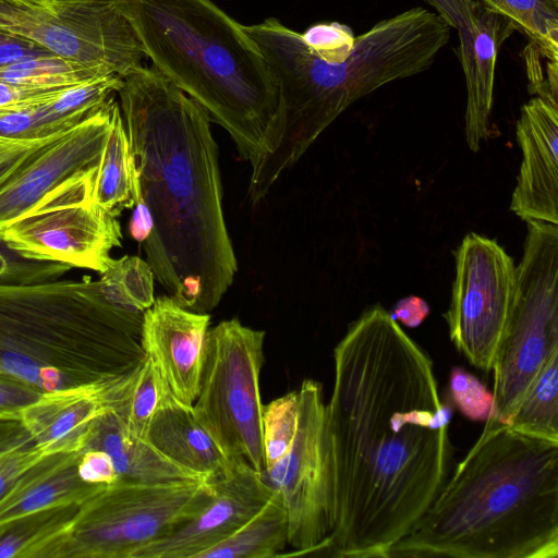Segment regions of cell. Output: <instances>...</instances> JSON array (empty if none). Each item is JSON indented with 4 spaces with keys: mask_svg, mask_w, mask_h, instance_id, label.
I'll use <instances>...</instances> for the list:
<instances>
[{
    "mask_svg": "<svg viewBox=\"0 0 558 558\" xmlns=\"http://www.w3.org/2000/svg\"><path fill=\"white\" fill-rule=\"evenodd\" d=\"M326 404L335 463V525L326 551L388 558L450 471L451 408L429 355L375 304L333 350Z\"/></svg>",
    "mask_w": 558,
    "mask_h": 558,
    "instance_id": "1",
    "label": "cell"
},
{
    "mask_svg": "<svg viewBox=\"0 0 558 558\" xmlns=\"http://www.w3.org/2000/svg\"><path fill=\"white\" fill-rule=\"evenodd\" d=\"M130 155L154 219L142 243L155 278L183 307L207 313L238 271L207 112L154 66L118 92Z\"/></svg>",
    "mask_w": 558,
    "mask_h": 558,
    "instance_id": "2",
    "label": "cell"
},
{
    "mask_svg": "<svg viewBox=\"0 0 558 558\" xmlns=\"http://www.w3.org/2000/svg\"><path fill=\"white\" fill-rule=\"evenodd\" d=\"M557 558L558 441L492 415L388 558Z\"/></svg>",
    "mask_w": 558,
    "mask_h": 558,
    "instance_id": "3",
    "label": "cell"
},
{
    "mask_svg": "<svg viewBox=\"0 0 558 558\" xmlns=\"http://www.w3.org/2000/svg\"><path fill=\"white\" fill-rule=\"evenodd\" d=\"M244 28L276 77L283 108L279 146L252 169L248 199L253 205L353 102L427 70L450 38V27L438 14L413 8L355 37L347 60L327 62L307 47L300 33L276 17Z\"/></svg>",
    "mask_w": 558,
    "mask_h": 558,
    "instance_id": "4",
    "label": "cell"
},
{
    "mask_svg": "<svg viewBox=\"0 0 558 558\" xmlns=\"http://www.w3.org/2000/svg\"><path fill=\"white\" fill-rule=\"evenodd\" d=\"M147 59L232 137L252 169L282 136L279 85L258 45L213 0H117Z\"/></svg>",
    "mask_w": 558,
    "mask_h": 558,
    "instance_id": "5",
    "label": "cell"
},
{
    "mask_svg": "<svg viewBox=\"0 0 558 558\" xmlns=\"http://www.w3.org/2000/svg\"><path fill=\"white\" fill-rule=\"evenodd\" d=\"M144 357L97 280L0 283V376L52 391L124 375Z\"/></svg>",
    "mask_w": 558,
    "mask_h": 558,
    "instance_id": "6",
    "label": "cell"
},
{
    "mask_svg": "<svg viewBox=\"0 0 558 558\" xmlns=\"http://www.w3.org/2000/svg\"><path fill=\"white\" fill-rule=\"evenodd\" d=\"M213 493L205 478L120 481L82 502L41 558H133L193 518Z\"/></svg>",
    "mask_w": 558,
    "mask_h": 558,
    "instance_id": "7",
    "label": "cell"
},
{
    "mask_svg": "<svg viewBox=\"0 0 558 558\" xmlns=\"http://www.w3.org/2000/svg\"><path fill=\"white\" fill-rule=\"evenodd\" d=\"M526 225L515 299L492 365L490 415L505 424L558 352V225L537 220Z\"/></svg>",
    "mask_w": 558,
    "mask_h": 558,
    "instance_id": "8",
    "label": "cell"
},
{
    "mask_svg": "<svg viewBox=\"0 0 558 558\" xmlns=\"http://www.w3.org/2000/svg\"><path fill=\"white\" fill-rule=\"evenodd\" d=\"M265 331L239 319L207 330L195 415L230 461L264 475L259 376Z\"/></svg>",
    "mask_w": 558,
    "mask_h": 558,
    "instance_id": "9",
    "label": "cell"
},
{
    "mask_svg": "<svg viewBox=\"0 0 558 558\" xmlns=\"http://www.w3.org/2000/svg\"><path fill=\"white\" fill-rule=\"evenodd\" d=\"M98 163L75 173L1 228L9 246L24 258L105 272L112 248L121 246L122 232L118 216L93 199Z\"/></svg>",
    "mask_w": 558,
    "mask_h": 558,
    "instance_id": "10",
    "label": "cell"
},
{
    "mask_svg": "<svg viewBox=\"0 0 558 558\" xmlns=\"http://www.w3.org/2000/svg\"><path fill=\"white\" fill-rule=\"evenodd\" d=\"M298 429L288 453L264 473L284 501L291 555L326 551L335 525V463L322 385L304 379Z\"/></svg>",
    "mask_w": 558,
    "mask_h": 558,
    "instance_id": "11",
    "label": "cell"
},
{
    "mask_svg": "<svg viewBox=\"0 0 558 558\" xmlns=\"http://www.w3.org/2000/svg\"><path fill=\"white\" fill-rule=\"evenodd\" d=\"M57 9L51 13L0 1V29L122 78L145 65V52L116 1Z\"/></svg>",
    "mask_w": 558,
    "mask_h": 558,
    "instance_id": "12",
    "label": "cell"
},
{
    "mask_svg": "<svg viewBox=\"0 0 558 558\" xmlns=\"http://www.w3.org/2000/svg\"><path fill=\"white\" fill-rule=\"evenodd\" d=\"M456 277L444 315L457 350L490 372L517 293V266L497 241L468 233L454 251Z\"/></svg>",
    "mask_w": 558,
    "mask_h": 558,
    "instance_id": "13",
    "label": "cell"
},
{
    "mask_svg": "<svg viewBox=\"0 0 558 558\" xmlns=\"http://www.w3.org/2000/svg\"><path fill=\"white\" fill-rule=\"evenodd\" d=\"M453 27L466 85L465 140L476 153L490 136L495 72L501 45L517 31L506 16L478 0H424Z\"/></svg>",
    "mask_w": 558,
    "mask_h": 558,
    "instance_id": "14",
    "label": "cell"
},
{
    "mask_svg": "<svg viewBox=\"0 0 558 558\" xmlns=\"http://www.w3.org/2000/svg\"><path fill=\"white\" fill-rule=\"evenodd\" d=\"M117 105L111 97L0 181V229L28 211L65 180L99 162Z\"/></svg>",
    "mask_w": 558,
    "mask_h": 558,
    "instance_id": "15",
    "label": "cell"
},
{
    "mask_svg": "<svg viewBox=\"0 0 558 558\" xmlns=\"http://www.w3.org/2000/svg\"><path fill=\"white\" fill-rule=\"evenodd\" d=\"M211 484L210 500L193 518L141 548L133 558H197L235 533L274 493L264 476L242 461H231Z\"/></svg>",
    "mask_w": 558,
    "mask_h": 558,
    "instance_id": "16",
    "label": "cell"
},
{
    "mask_svg": "<svg viewBox=\"0 0 558 558\" xmlns=\"http://www.w3.org/2000/svg\"><path fill=\"white\" fill-rule=\"evenodd\" d=\"M210 316L181 306L171 295L155 299L140 335L144 356L157 368L170 393L193 405L198 395Z\"/></svg>",
    "mask_w": 558,
    "mask_h": 558,
    "instance_id": "17",
    "label": "cell"
},
{
    "mask_svg": "<svg viewBox=\"0 0 558 558\" xmlns=\"http://www.w3.org/2000/svg\"><path fill=\"white\" fill-rule=\"evenodd\" d=\"M138 366L111 379L40 392L19 422L35 444L53 453L83 450L89 425L123 402Z\"/></svg>",
    "mask_w": 558,
    "mask_h": 558,
    "instance_id": "18",
    "label": "cell"
},
{
    "mask_svg": "<svg viewBox=\"0 0 558 558\" xmlns=\"http://www.w3.org/2000/svg\"><path fill=\"white\" fill-rule=\"evenodd\" d=\"M515 129L522 161L510 210L525 222L558 225V101L532 97Z\"/></svg>",
    "mask_w": 558,
    "mask_h": 558,
    "instance_id": "19",
    "label": "cell"
},
{
    "mask_svg": "<svg viewBox=\"0 0 558 558\" xmlns=\"http://www.w3.org/2000/svg\"><path fill=\"white\" fill-rule=\"evenodd\" d=\"M123 78L95 77L46 96L0 107V137L37 140L64 133L118 94Z\"/></svg>",
    "mask_w": 558,
    "mask_h": 558,
    "instance_id": "20",
    "label": "cell"
},
{
    "mask_svg": "<svg viewBox=\"0 0 558 558\" xmlns=\"http://www.w3.org/2000/svg\"><path fill=\"white\" fill-rule=\"evenodd\" d=\"M81 454L82 450L49 454L16 478L0 497V535L25 517L80 506L107 489L81 478Z\"/></svg>",
    "mask_w": 558,
    "mask_h": 558,
    "instance_id": "21",
    "label": "cell"
},
{
    "mask_svg": "<svg viewBox=\"0 0 558 558\" xmlns=\"http://www.w3.org/2000/svg\"><path fill=\"white\" fill-rule=\"evenodd\" d=\"M145 439L173 463L209 482L231 464L197 420L193 405L180 402L171 393L151 417Z\"/></svg>",
    "mask_w": 558,
    "mask_h": 558,
    "instance_id": "22",
    "label": "cell"
},
{
    "mask_svg": "<svg viewBox=\"0 0 558 558\" xmlns=\"http://www.w3.org/2000/svg\"><path fill=\"white\" fill-rule=\"evenodd\" d=\"M84 449H99L109 454L123 482L165 483L202 478L167 459L145 438L130 433L116 410L89 425Z\"/></svg>",
    "mask_w": 558,
    "mask_h": 558,
    "instance_id": "23",
    "label": "cell"
},
{
    "mask_svg": "<svg viewBox=\"0 0 558 558\" xmlns=\"http://www.w3.org/2000/svg\"><path fill=\"white\" fill-rule=\"evenodd\" d=\"M288 512L279 492L223 542L206 549L197 558H274L288 545Z\"/></svg>",
    "mask_w": 558,
    "mask_h": 558,
    "instance_id": "24",
    "label": "cell"
},
{
    "mask_svg": "<svg viewBox=\"0 0 558 558\" xmlns=\"http://www.w3.org/2000/svg\"><path fill=\"white\" fill-rule=\"evenodd\" d=\"M100 275L97 287L106 304L141 335L144 313L155 301V276L149 264L125 255L112 258Z\"/></svg>",
    "mask_w": 558,
    "mask_h": 558,
    "instance_id": "25",
    "label": "cell"
},
{
    "mask_svg": "<svg viewBox=\"0 0 558 558\" xmlns=\"http://www.w3.org/2000/svg\"><path fill=\"white\" fill-rule=\"evenodd\" d=\"M130 146L120 105L113 110L111 128L104 147L93 190L95 203L119 216L133 207L130 182Z\"/></svg>",
    "mask_w": 558,
    "mask_h": 558,
    "instance_id": "26",
    "label": "cell"
},
{
    "mask_svg": "<svg viewBox=\"0 0 558 558\" xmlns=\"http://www.w3.org/2000/svg\"><path fill=\"white\" fill-rule=\"evenodd\" d=\"M507 424L518 432L558 441V352L543 366Z\"/></svg>",
    "mask_w": 558,
    "mask_h": 558,
    "instance_id": "27",
    "label": "cell"
},
{
    "mask_svg": "<svg viewBox=\"0 0 558 558\" xmlns=\"http://www.w3.org/2000/svg\"><path fill=\"white\" fill-rule=\"evenodd\" d=\"M509 19L549 62L558 63V5L548 0H478Z\"/></svg>",
    "mask_w": 558,
    "mask_h": 558,
    "instance_id": "28",
    "label": "cell"
},
{
    "mask_svg": "<svg viewBox=\"0 0 558 558\" xmlns=\"http://www.w3.org/2000/svg\"><path fill=\"white\" fill-rule=\"evenodd\" d=\"M78 506L44 510L13 523L0 535V558H40Z\"/></svg>",
    "mask_w": 558,
    "mask_h": 558,
    "instance_id": "29",
    "label": "cell"
},
{
    "mask_svg": "<svg viewBox=\"0 0 558 558\" xmlns=\"http://www.w3.org/2000/svg\"><path fill=\"white\" fill-rule=\"evenodd\" d=\"M111 75L58 54L23 60L0 68V81L36 87H65Z\"/></svg>",
    "mask_w": 558,
    "mask_h": 558,
    "instance_id": "30",
    "label": "cell"
},
{
    "mask_svg": "<svg viewBox=\"0 0 558 558\" xmlns=\"http://www.w3.org/2000/svg\"><path fill=\"white\" fill-rule=\"evenodd\" d=\"M169 393L157 368L144 357L125 399L116 412L130 433L145 438L151 417Z\"/></svg>",
    "mask_w": 558,
    "mask_h": 558,
    "instance_id": "31",
    "label": "cell"
},
{
    "mask_svg": "<svg viewBox=\"0 0 558 558\" xmlns=\"http://www.w3.org/2000/svg\"><path fill=\"white\" fill-rule=\"evenodd\" d=\"M298 393L288 392L262 411V437L265 471L277 463L290 450L298 429Z\"/></svg>",
    "mask_w": 558,
    "mask_h": 558,
    "instance_id": "32",
    "label": "cell"
},
{
    "mask_svg": "<svg viewBox=\"0 0 558 558\" xmlns=\"http://www.w3.org/2000/svg\"><path fill=\"white\" fill-rule=\"evenodd\" d=\"M71 266L28 259L12 250L0 233V283L28 284L60 279Z\"/></svg>",
    "mask_w": 558,
    "mask_h": 558,
    "instance_id": "33",
    "label": "cell"
},
{
    "mask_svg": "<svg viewBox=\"0 0 558 558\" xmlns=\"http://www.w3.org/2000/svg\"><path fill=\"white\" fill-rule=\"evenodd\" d=\"M449 390L460 412L473 421H486L493 407V393L464 368H451Z\"/></svg>",
    "mask_w": 558,
    "mask_h": 558,
    "instance_id": "34",
    "label": "cell"
},
{
    "mask_svg": "<svg viewBox=\"0 0 558 558\" xmlns=\"http://www.w3.org/2000/svg\"><path fill=\"white\" fill-rule=\"evenodd\" d=\"M301 35L307 47L327 62L347 60L355 41L352 29L337 22L312 25Z\"/></svg>",
    "mask_w": 558,
    "mask_h": 558,
    "instance_id": "35",
    "label": "cell"
},
{
    "mask_svg": "<svg viewBox=\"0 0 558 558\" xmlns=\"http://www.w3.org/2000/svg\"><path fill=\"white\" fill-rule=\"evenodd\" d=\"M51 450L35 444L26 432L0 449V497L25 471L38 463Z\"/></svg>",
    "mask_w": 558,
    "mask_h": 558,
    "instance_id": "36",
    "label": "cell"
},
{
    "mask_svg": "<svg viewBox=\"0 0 558 558\" xmlns=\"http://www.w3.org/2000/svg\"><path fill=\"white\" fill-rule=\"evenodd\" d=\"M61 134L37 140H10L0 137V181L7 178L40 148Z\"/></svg>",
    "mask_w": 558,
    "mask_h": 558,
    "instance_id": "37",
    "label": "cell"
},
{
    "mask_svg": "<svg viewBox=\"0 0 558 558\" xmlns=\"http://www.w3.org/2000/svg\"><path fill=\"white\" fill-rule=\"evenodd\" d=\"M77 469L89 484L110 487L121 481L109 454L99 449H83Z\"/></svg>",
    "mask_w": 558,
    "mask_h": 558,
    "instance_id": "38",
    "label": "cell"
},
{
    "mask_svg": "<svg viewBox=\"0 0 558 558\" xmlns=\"http://www.w3.org/2000/svg\"><path fill=\"white\" fill-rule=\"evenodd\" d=\"M130 182L133 213L129 223V231L133 240L138 243H144L154 229V219L143 196L138 172L132 158L130 160Z\"/></svg>",
    "mask_w": 558,
    "mask_h": 558,
    "instance_id": "39",
    "label": "cell"
},
{
    "mask_svg": "<svg viewBox=\"0 0 558 558\" xmlns=\"http://www.w3.org/2000/svg\"><path fill=\"white\" fill-rule=\"evenodd\" d=\"M39 395L24 384L0 376V422L19 421L21 411Z\"/></svg>",
    "mask_w": 558,
    "mask_h": 558,
    "instance_id": "40",
    "label": "cell"
},
{
    "mask_svg": "<svg viewBox=\"0 0 558 558\" xmlns=\"http://www.w3.org/2000/svg\"><path fill=\"white\" fill-rule=\"evenodd\" d=\"M49 54L54 53L26 38L0 29V68Z\"/></svg>",
    "mask_w": 558,
    "mask_h": 558,
    "instance_id": "41",
    "label": "cell"
},
{
    "mask_svg": "<svg viewBox=\"0 0 558 558\" xmlns=\"http://www.w3.org/2000/svg\"><path fill=\"white\" fill-rule=\"evenodd\" d=\"M429 305L418 296L410 295L400 299L389 313L393 319H398L408 327H417L429 314Z\"/></svg>",
    "mask_w": 558,
    "mask_h": 558,
    "instance_id": "42",
    "label": "cell"
},
{
    "mask_svg": "<svg viewBox=\"0 0 558 558\" xmlns=\"http://www.w3.org/2000/svg\"><path fill=\"white\" fill-rule=\"evenodd\" d=\"M25 433L19 421L0 422V449Z\"/></svg>",
    "mask_w": 558,
    "mask_h": 558,
    "instance_id": "43",
    "label": "cell"
},
{
    "mask_svg": "<svg viewBox=\"0 0 558 558\" xmlns=\"http://www.w3.org/2000/svg\"><path fill=\"white\" fill-rule=\"evenodd\" d=\"M1 2H8L12 4L32 7L46 10L51 13H58L52 0H0Z\"/></svg>",
    "mask_w": 558,
    "mask_h": 558,
    "instance_id": "44",
    "label": "cell"
},
{
    "mask_svg": "<svg viewBox=\"0 0 558 558\" xmlns=\"http://www.w3.org/2000/svg\"><path fill=\"white\" fill-rule=\"evenodd\" d=\"M107 1H117V0H52L56 8H57V5L95 3V2H107Z\"/></svg>",
    "mask_w": 558,
    "mask_h": 558,
    "instance_id": "45",
    "label": "cell"
},
{
    "mask_svg": "<svg viewBox=\"0 0 558 558\" xmlns=\"http://www.w3.org/2000/svg\"><path fill=\"white\" fill-rule=\"evenodd\" d=\"M548 1L558 5V0H548Z\"/></svg>",
    "mask_w": 558,
    "mask_h": 558,
    "instance_id": "46",
    "label": "cell"
}]
</instances>
